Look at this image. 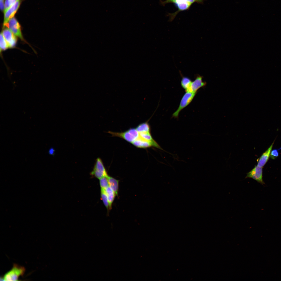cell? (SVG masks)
I'll list each match as a JSON object with an SVG mask.
<instances>
[{"label":"cell","mask_w":281,"mask_h":281,"mask_svg":"<svg viewBox=\"0 0 281 281\" xmlns=\"http://www.w3.org/2000/svg\"><path fill=\"white\" fill-rule=\"evenodd\" d=\"M204 1V0H166L162 2V4L165 5L169 3H173L177 8V10L175 12L169 15V20L171 21L180 12L189 9L191 5L195 3L203 4Z\"/></svg>","instance_id":"6da1fadb"},{"label":"cell","mask_w":281,"mask_h":281,"mask_svg":"<svg viewBox=\"0 0 281 281\" xmlns=\"http://www.w3.org/2000/svg\"><path fill=\"white\" fill-rule=\"evenodd\" d=\"M25 271L24 267L14 264L12 268L4 276V281L18 280L19 277L24 274Z\"/></svg>","instance_id":"7a4b0ae2"},{"label":"cell","mask_w":281,"mask_h":281,"mask_svg":"<svg viewBox=\"0 0 281 281\" xmlns=\"http://www.w3.org/2000/svg\"><path fill=\"white\" fill-rule=\"evenodd\" d=\"M196 93L186 92L182 98L178 109L173 114V117L177 118L178 117L180 111L190 103Z\"/></svg>","instance_id":"3957f363"},{"label":"cell","mask_w":281,"mask_h":281,"mask_svg":"<svg viewBox=\"0 0 281 281\" xmlns=\"http://www.w3.org/2000/svg\"><path fill=\"white\" fill-rule=\"evenodd\" d=\"M5 27L8 28L15 35L22 40L24 41L22 34L21 26L14 17L9 20Z\"/></svg>","instance_id":"277c9868"},{"label":"cell","mask_w":281,"mask_h":281,"mask_svg":"<svg viewBox=\"0 0 281 281\" xmlns=\"http://www.w3.org/2000/svg\"><path fill=\"white\" fill-rule=\"evenodd\" d=\"M91 175L99 179L108 175L101 159L98 158L96 160L93 170Z\"/></svg>","instance_id":"5b68a950"},{"label":"cell","mask_w":281,"mask_h":281,"mask_svg":"<svg viewBox=\"0 0 281 281\" xmlns=\"http://www.w3.org/2000/svg\"><path fill=\"white\" fill-rule=\"evenodd\" d=\"M263 168L258 167L257 165L250 171L247 173L245 177L246 178H252L258 183L262 184H265L263 178Z\"/></svg>","instance_id":"8992f818"},{"label":"cell","mask_w":281,"mask_h":281,"mask_svg":"<svg viewBox=\"0 0 281 281\" xmlns=\"http://www.w3.org/2000/svg\"><path fill=\"white\" fill-rule=\"evenodd\" d=\"M20 0H18L4 12L3 27H5L10 18L14 17L20 7Z\"/></svg>","instance_id":"52a82bcc"},{"label":"cell","mask_w":281,"mask_h":281,"mask_svg":"<svg viewBox=\"0 0 281 281\" xmlns=\"http://www.w3.org/2000/svg\"><path fill=\"white\" fill-rule=\"evenodd\" d=\"M3 28L4 29L2 33L8 43L9 48L14 47L15 46L17 42L16 36L8 28L4 27Z\"/></svg>","instance_id":"ba28073f"},{"label":"cell","mask_w":281,"mask_h":281,"mask_svg":"<svg viewBox=\"0 0 281 281\" xmlns=\"http://www.w3.org/2000/svg\"><path fill=\"white\" fill-rule=\"evenodd\" d=\"M202 78L201 76L197 75L195 80L192 82L189 88L186 92L196 93L199 89L206 86V83L203 81Z\"/></svg>","instance_id":"9c48e42d"},{"label":"cell","mask_w":281,"mask_h":281,"mask_svg":"<svg viewBox=\"0 0 281 281\" xmlns=\"http://www.w3.org/2000/svg\"><path fill=\"white\" fill-rule=\"evenodd\" d=\"M274 141L269 148L263 153L258 159L257 166L259 167H263L268 161Z\"/></svg>","instance_id":"30bf717a"},{"label":"cell","mask_w":281,"mask_h":281,"mask_svg":"<svg viewBox=\"0 0 281 281\" xmlns=\"http://www.w3.org/2000/svg\"><path fill=\"white\" fill-rule=\"evenodd\" d=\"M108 132L111 134L112 136H116L122 138L127 141L132 143L136 139L131 135L127 130L122 132H116L109 131Z\"/></svg>","instance_id":"8fae6325"},{"label":"cell","mask_w":281,"mask_h":281,"mask_svg":"<svg viewBox=\"0 0 281 281\" xmlns=\"http://www.w3.org/2000/svg\"><path fill=\"white\" fill-rule=\"evenodd\" d=\"M132 143L135 146L140 148H146L153 146L151 143L143 139L139 136Z\"/></svg>","instance_id":"7c38bea8"},{"label":"cell","mask_w":281,"mask_h":281,"mask_svg":"<svg viewBox=\"0 0 281 281\" xmlns=\"http://www.w3.org/2000/svg\"><path fill=\"white\" fill-rule=\"evenodd\" d=\"M139 133V136L141 138L150 142L152 144L153 146L162 149L159 145L152 138L150 132H142Z\"/></svg>","instance_id":"4fadbf2b"},{"label":"cell","mask_w":281,"mask_h":281,"mask_svg":"<svg viewBox=\"0 0 281 281\" xmlns=\"http://www.w3.org/2000/svg\"><path fill=\"white\" fill-rule=\"evenodd\" d=\"M109 186L113 190L116 195H118L119 190V181L114 178L107 176Z\"/></svg>","instance_id":"5bb4252c"},{"label":"cell","mask_w":281,"mask_h":281,"mask_svg":"<svg viewBox=\"0 0 281 281\" xmlns=\"http://www.w3.org/2000/svg\"><path fill=\"white\" fill-rule=\"evenodd\" d=\"M104 190L107 196L110 209L116 195L109 186Z\"/></svg>","instance_id":"9a60e30c"},{"label":"cell","mask_w":281,"mask_h":281,"mask_svg":"<svg viewBox=\"0 0 281 281\" xmlns=\"http://www.w3.org/2000/svg\"><path fill=\"white\" fill-rule=\"evenodd\" d=\"M136 129L139 133L150 132V127L147 122L142 123L138 125Z\"/></svg>","instance_id":"2e32d148"},{"label":"cell","mask_w":281,"mask_h":281,"mask_svg":"<svg viewBox=\"0 0 281 281\" xmlns=\"http://www.w3.org/2000/svg\"><path fill=\"white\" fill-rule=\"evenodd\" d=\"M192 82L191 80L187 77L183 76L182 77L181 81V85L186 92L189 89Z\"/></svg>","instance_id":"e0dca14e"},{"label":"cell","mask_w":281,"mask_h":281,"mask_svg":"<svg viewBox=\"0 0 281 281\" xmlns=\"http://www.w3.org/2000/svg\"><path fill=\"white\" fill-rule=\"evenodd\" d=\"M101 197L105 206L107 209H110L109 204L108 198L104 189H101Z\"/></svg>","instance_id":"ac0fdd59"},{"label":"cell","mask_w":281,"mask_h":281,"mask_svg":"<svg viewBox=\"0 0 281 281\" xmlns=\"http://www.w3.org/2000/svg\"><path fill=\"white\" fill-rule=\"evenodd\" d=\"M0 52L1 51L4 50L9 48L8 45L5 40L2 33L0 34Z\"/></svg>","instance_id":"d6986e66"},{"label":"cell","mask_w":281,"mask_h":281,"mask_svg":"<svg viewBox=\"0 0 281 281\" xmlns=\"http://www.w3.org/2000/svg\"><path fill=\"white\" fill-rule=\"evenodd\" d=\"M107 176L104 177L99 179V183L101 189H104L109 186Z\"/></svg>","instance_id":"ffe728a7"},{"label":"cell","mask_w":281,"mask_h":281,"mask_svg":"<svg viewBox=\"0 0 281 281\" xmlns=\"http://www.w3.org/2000/svg\"><path fill=\"white\" fill-rule=\"evenodd\" d=\"M279 155V152L278 150L276 149H274L272 150L271 152L270 157L273 159H274Z\"/></svg>","instance_id":"44dd1931"},{"label":"cell","mask_w":281,"mask_h":281,"mask_svg":"<svg viewBox=\"0 0 281 281\" xmlns=\"http://www.w3.org/2000/svg\"><path fill=\"white\" fill-rule=\"evenodd\" d=\"M55 150L53 147L50 148L48 151V154L54 156L55 154Z\"/></svg>","instance_id":"7402d4cb"},{"label":"cell","mask_w":281,"mask_h":281,"mask_svg":"<svg viewBox=\"0 0 281 281\" xmlns=\"http://www.w3.org/2000/svg\"><path fill=\"white\" fill-rule=\"evenodd\" d=\"M4 1L2 0H0V9L2 11L4 12Z\"/></svg>","instance_id":"603a6c76"},{"label":"cell","mask_w":281,"mask_h":281,"mask_svg":"<svg viewBox=\"0 0 281 281\" xmlns=\"http://www.w3.org/2000/svg\"><path fill=\"white\" fill-rule=\"evenodd\" d=\"M10 7L19 0H8Z\"/></svg>","instance_id":"cb8c5ba5"},{"label":"cell","mask_w":281,"mask_h":281,"mask_svg":"<svg viewBox=\"0 0 281 281\" xmlns=\"http://www.w3.org/2000/svg\"><path fill=\"white\" fill-rule=\"evenodd\" d=\"M3 0V1H4V0Z\"/></svg>","instance_id":"d4e9b609"}]
</instances>
